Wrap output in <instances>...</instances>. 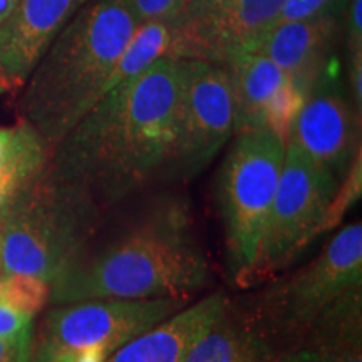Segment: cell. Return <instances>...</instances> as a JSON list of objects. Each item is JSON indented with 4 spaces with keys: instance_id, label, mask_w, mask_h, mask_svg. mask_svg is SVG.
I'll list each match as a JSON object with an SVG mask.
<instances>
[{
    "instance_id": "1",
    "label": "cell",
    "mask_w": 362,
    "mask_h": 362,
    "mask_svg": "<svg viewBox=\"0 0 362 362\" xmlns=\"http://www.w3.org/2000/svg\"><path fill=\"white\" fill-rule=\"evenodd\" d=\"M185 61L165 56L138 78L104 94L51 153L54 176L94 202H117L168 170Z\"/></svg>"
},
{
    "instance_id": "2",
    "label": "cell",
    "mask_w": 362,
    "mask_h": 362,
    "mask_svg": "<svg viewBox=\"0 0 362 362\" xmlns=\"http://www.w3.org/2000/svg\"><path fill=\"white\" fill-rule=\"evenodd\" d=\"M210 267L178 200L153 206L143 218L90 257L81 255L54 280L61 300L181 298L208 284Z\"/></svg>"
},
{
    "instance_id": "3",
    "label": "cell",
    "mask_w": 362,
    "mask_h": 362,
    "mask_svg": "<svg viewBox=\"0 0 362 362\" xmlns=\"http://www.w3.org/2000/svg\"><path fill=\"white\" fill-rule=\"evenodd\" d=\"M138 25L123 0H90L40 57L25 81L19 110L51 153L104 96Z\"/></svg>"
},
{
    "instance_id": "4",
    "label": "cell",
    "mask_w": 362,
    "mask_h": 362,
    "mask_svg": "<svg viewBox=\"0 0 362 362\" xmlns=\"http://www.w3.org/2000/svg\"><path fill=\"white\" fill-rule=\"evenodd\" d=\"M96 202L45 168L0 214V270L54 282L83 255Z\"/></svg>"
},
{
    "instance_id": "5",
    "label": "cell",
    "mask_w": 362,
    "mask_h": 362,
    "mask_svg": "<svg viewBox=\"0 0 362 362\" xmlns=\"http://www.w3.org/2000/svg\"><path fill=\"white\" fill-rule=\"evenodd\" d=\"M285 143L269 129L235 134L218 176V203L230 267L245 282L257 259L277 189Z\"/></svg>"
},
{
    "instance_id": "6",
    "label": "cell",
    "mask_w": 362,
    "mask_h": 362,
    "mask_svg": "<svg viewBox=\"0 0 362 362\" xmlns=\"http://www.w3.org/2000/svg\"><path fill=\"white\" fill-rule=\"evenodd\" d=\"M339 185L336 176L310 160L300 148L293 143L285 144L282 171L259 252L243 284L274 277L322 233Z\"/></svg>"
},
{
    "instance_id": "7",
    "label": "cell",
    "mask_w": 362,
    "mask_h": 362,
    "mask_svg": "<svg viewBox=\"0 0 362 362\" xmlns=\"http://www.w3.org/2000/svg\"><path fill=\"white\" fill-rule=\"evenodd\" d=\"M285 0H180L170 19V57L225 66L260 42Z\"/></svg>"
},
{
    "instance_id": "8",
    "label": "cell",
    "mask_w": 362,
    "mask_h": 362,
    "mask_svg": "<svg viewBox=\"0 0 362 362\" xmlns=\"http://www.w3.org/2000/svg\"><path fill=\"white\" fill-rule=\"evenodd\" d=\"M185 61L178 131L168 168L178 178H193L232 139L237 110L225 66Z\"/></svg>"
},
{
    "instance_id": "9",
    "label": "cell",
    "mask_w": 362,
    "mask_h": 362,
    "mask_svg": "<svg viewBox=\"0 0 362 362\" xmlns=\"http://www.w3.org/2000/svg\"><path fill=\"white\" fill-rule=\"evenodd\" d=\"M185 307L183 298H99L72 302L45 319L40 362L61 351L101 347L112 354Z\"/></svg>"
},
{
    "instance_id": "10",
    "label": "cell",
    "mask_w": 362,
    "mask_h": 362,
    "mask_svg": "<svg viewBox=\"0 0 362 362\" xmlns=\"http://www.w3.org/2000/svg\"><path fill=\"white\" fill-rule=\"evenodd\" d=\"M362 285V226L352 223L325 245L317 259L274 288L265 312L285 330H304L351 288Z\"/></svg>"
},
{
    "instance_id": "11",
    "label": "cell",
    "mask_w": 362,
    "mask_h": 362,
    "mask_svg": "<svg viewBox=\"0 0 362 362\" xmlns=\"http://www.w3.org/2000/svg\"><path fill=\"white\" fill-rule=\"evenodd\" d=\"M359 123L361 115L352 99L327 67L307 94L288 143L300 148L341 183L361 153Z\"/></svg>"
},
{
    "instance_id": "12",
    "label": "cell",
    "mask_w": 362,
    "mask_h": 362,
    "mask_svg": "<svg viewBox=\"0 0 362 362\" xmlns=\"http://www.w3.org/2000/svg\"><path fill=\"white\" fill-rule=\"evenodd\" d=\"M90 0H21L0 25V83L22 86L49 45Z\"/></svg>"
},
{
    "instance_id": "13",
    "label": "cell",
    "mask_w": 362,
    "mask_h": 362,
    "mask_svg": "<svg viewBox=\"0 0 362 362\" xmlns=\"http://www.w3.org/2000/svg\"><path fill=\"white\" fill-rule=\"evenodd\" d=\"M342 29L344 17L287 22L272 27L248 52H259L269 57L307 98L327 69Z\"/></svg>"
},
{
    "instance_id": "14",
    "label": "cell",
    "mask_w": 362,
    "mask_h": 362,
    "mask_svg": "<svg viewBox=\"0 0 362 362\" xmlns=\"http://www.w3.org/2000/svg\"><path fill=\"white\" fill-rule=\"evenodd\" d=\"M226 310L228 300L225 296L205 297L131 339L106 362H183L194 344L223 319Z\"/></svg>"
},
{
    "instance_id": "15",
    "label": "cell",
    "mask_w": 362,
    "mask_h": 362,
    "mask_svg": "<svg viewBox=\"0 0 362 362\" xmlns=\"http://www.w3.org/2000/svg\"><path fill=\"white\" fill-rule=\"evenodd\" d=\"M230 74L237 110L235 134L248 129H262V115L267 103L288 76L269 57L259 52H242L225 64Z\"/></svg>"
},
{
    "instance_id": "16",
    "label": "cell",
    "mask_w": 362,
    "mask_h": 362,
    "mask_svg": "<svg viewBox=\"0 0 362 362\" xmlns=\"http://www.w3.org/2000/svg\"><path fill=\"white\" fill-rule=\"evenodd\" d=\"M183 362H279L277 352L255 329L225 317L192 347Z\"/></svg>"
},
{
    "instance_id": "17",
    "label": "cell",
    "mask_w": 362,
    "mask_h": 362,
    "mask_svg": "<svg viewBox=\"0 0 362 362\" xmlns=\"http://www.w3.org/2000/svg\"><path fill=\"white\" fill-rule=\"evenodd\" d=\"M170 44V21H151L139 24L112 67L104 94H107L119 84L138 78L155 64L158 59L168 56Z\"/></svg>"
},
{
    "instance_id": "18",
    "label": "cell",
    "mask_w": 362,
    "mask_h": 362,
    "mask_svg": "<svg viewBox=\"0 0 362 362\" xmlns=\"http://www.w3.org/2000/svg\"><path fill=\"white\" fill-rule=\"evenodd\" d=\"M51 158L45 141L35 143L0 170V214L44 173Z\"/></svg>"
},
{
    "instance_id": "19",
    "label": "cell",
    "mask_w": 362,
    "mask_h": 362,
    "mask_svg": "<svg viewBox=\"0 0 362 362\" xmlns=\"http://www.w3.org/2000/svg\"><path fill=\"white\" fill-rule=\"evenodd\" d=\"M49 292V284L40 279L13 274L0 275V304L22 314L33 317L37 314L47 302Z\"/></svg>"
},
{
    "instance_id": "20",
    "label": "cell",
    "mask_w": 362,
    "mask_h": 362,
    "mask_svg": "<svg viewBox=\"0 0 362 362\" xmlns=\"http://www.w3.org/2000/svg\"><path fill=\"white\" fill-rule=\"evenodd\" d=\"M304 103V94L292 84V81H288L267 103L264 115H262V128L269 129L287 144L291 139L293 123Z\"/></svg>"
},
{
    "instance_id": "21",
    "label": "cell",
    "mask_w": 362,
    "mask_h": 362,
    "mask_svg": "<svg viewBox=\"0 0 362 362\" xmlns=\"http://www.w3.org/2000/svg\"><path fill=\"white\" fill-rule=\"evenodd\" d=\"M347 6L349 0H285L274 25L320 17H344Z\"/></svg>"
},
{
    "instance_id": "22",
    "label": "cell",
    "mask_w": 362,
    "mask_h": 362,
    "mask_svg": "<svg viewBox=\"0 0 362 362\" xmlns=\"http://www.w3.org/2000/svg\"><path fill=\"white\" fill-rule=\"evenodd\" d=\"M362 192V173H361V153L356 156L354 163L351 165L347 175L344 176V180L339 185L336 197H334L332 203H330L327 215H325L324 225H322V233L327 230L334 228L339 221L342 220L346 210L354 205L359 200Z\"/></svg>"
},
{
    "instance_id": "23",
    "label": "cell",
    "mask_w": 362,
    "mask_h": 362,
    "mask_svg": "<svg viewBox=\"0 0 362 362\" xmlns=\"http://www.w3.org/2000/svg\"><path fill=\"white\" fill-rule=\"evenodd\" d=\"M39 141H44L42 136L25 121L16 126H0V170Z\"/></svg>"
},
{
    "instance_id": "24",
    "label": "cell",
    "mask_w": 362,
    "mask_h": 362,
    "mask_svg": "<svg viewBox=\"0 0 362 362\" xmlns=\"http://www.w3.org/2000/svg\"><path fill=\"white\" fill-rule=\"evenodd\" d=\"M279 362H362L361 349H314L304 347L284 352Z\"/></svg>"
},
{
    "instance_id": "25",
    "label": "cell",
    "mask_w": 362,
    "mask_h": 362,
    "mask_svg": "<svg viewBox=\"0 0 362 362\" xmlns=\"http://www.w3.org/2000/svg\"><path fill=\"white\" fill-rule=\"evenodd\" d=\"M33 315L0 304V337L8 341H33Z\"/></svg>"
},
{
    "instance_id": "26",
    "label": "cell",
    "mask_w": 362,
    "mask_h": 362,
    "mask_svg": "<svg viewBox=\"0 0 362 362\" xmlns=\"http://www.w3.org/2000/svg\"><path fill=\"white\" fill-rule=\"evenodd\" d=\"M139 24L151 21H170L180 0H123Z\"/></svg>"
},
{
    "instance_id": "27",
    "label": "cell",
    "mask_w": 362,
    "mask_h": 362,
    "mask_svg": "<svg viewBox=\"0 0 362 362\" xmlns=\"http://www.w3.org/2000/svg\"><path fill=\"white\" fill-rule=\"evenodd\" d=\"M107 354L101 347H88L78 351H61L42 362H106Z\"/></svg>"
},
{
    "instance_id": "28",
    "label": "cell",
    "mask_w": 362,
    "mask_h": 362,
    "mask_svg": "<svg viewBox=\"0 0 362 362\" xmlns=\"http://www.w3.org/2000/svg\"><path fill=\"white\" fill-rule=\"evenodd\" d=\"M33 341H8L0 337V362H29Z\"/></svg>"
},
{
    "instance_id": "29",
    "label": "cell",
    "mask_w": 362,
    "mask_h": 362,
    "mask_svg": "<svg viewBox=\"0 0 362 362\" xmlns=\"http://www.w3.org/2000/svg\"><path fill=\"white\" fill-rule=\"evenodd\" d=\"M19 2L21 0H0V25L12 16V12L19 6Z\"/></svg>"
},
{
    "instance_id": "30",
    "label": "cell",
    "mask_w": 362,
    "mask_h": 362,
    "mask_svg": "<svg viewBox=\"0 0 362 362\" xmlns=\"http://www.w3.org/2000/svg\"><path fill=\"white\" fill-rule=\"evenodd\" d=\"M2 93H4V84L0 83V94H2Z\"/></svg>"
},
{
    "instance_id": "31",
    "label": "cell",
    "mask_w": 362,
    "mask_h": 362,
    "mask_svg": "<svg viewBox=\"0 0 362 362\" xmlns=\"http://www.w3.org/2000/svg\"><path fill=\"white\" fill-rule=\"evenodd\" d=\"M0 233H2V223H0Z\"/></svg>"
}]
</instances>
